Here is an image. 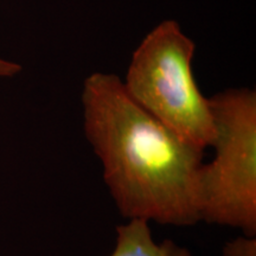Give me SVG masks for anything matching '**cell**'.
<instances>
[{
	"label": "cell",
	"mask_w": 256,
	"mask_h": 256,
	"mask_svg": "<svg viewBox=\"0 0 256 256\" xmlns=\"http://www.w3.org/2000/svg\"><path fill=\"white\" fill-rule=\"evenodd\" d=\"M81 100L86 136L121 215L176 226L200 222L206 150L144 110L114 74L89 75Z\"/></svg>",
	"instance_id": "cell-1"
},
{
	"label": "cell",
	"mask_w": 256,
	"mask_h": 256,
	"mask_svg": "<svg viewBox=\"0 0 256 256\" xmlns=\"http://www.w3.org/2000/svg\"><path fill=\"white\" fill-rule=\"evenodd\" d=\"M256 240L255 238H238L224 247V256H256Z\"/></svg>",
	"instance_id": "cell-5"
},
{
	"label": "cell",
	"mask_w": 256,
	"mask_h": 256,
	"mask_svg": "<svg viewBox=\"0 0 256 256\" xmlns=\"http://www.w3.org/2000/svg\"><path fill=\"white\" fill-rule=\"evenodd\" d=\"M22 70H23V66L19 63L0 57V80L14 78Z\"/></svg>",
	"instance_id": "cell-6"
},
{
	"label": "cell",
	"mask_w": 256,
	"mask_h": 256,
	"mask_svg": "<svg viewBox=\"0 0 256 256\" xmlns=\"http://www.w3.org/2000/svg\"><path fill=\"white\" fill-rule=\"evenodd\" d=\"M215 156L200 176V218L256 236V94L228 89L209 98Z\"/></svg>",
	"instance_id": "cell-3"
},
{
	"label": "cell",
	"mask_w": 256,
	"mask_h": 256,
	"mask_svg": "<svg viewBox=\"0 0 256 256\" xmlns=\"http://www.w3.org/2000/svg\"><path fill=\"white\" fill-rule=\"evenodd\" d=\"M110 256H192L172 240L156 243L148 220L133 218L116 228V244Z\"/></svg>",
	"instance_id": "cell-4"
},
{
	"label": "cell",
	"mask_w": 256,
	"mask_h": 256,
	"mask_svg": "<svg viewBox=\"0 0 256 256\" xmlns=\"http://www.w3.org/2000/svg\"><path fill=\"white\" fill-rule=\"evenodd\" d=\"M196 44L178 22L162 20L133 52L124 86L156 119L185 140L206 150L215 139L210 101L192 72Z\"/></svg>",
	"instance_id": "cell-2"
}]
</instances>
